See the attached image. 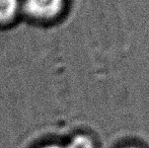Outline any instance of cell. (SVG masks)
<instances>
[{
    "label": "cell",
    "mask_w": 149,
    "mask_h": 148,
    "mask_svg": "<svg viewBox=\"0 0 149 148\" xmlns=\"http://www.w3.org/2000/svg\"><path fill=\"white\" fill-rule=\"evenodd\" d=\"M19 9L18 0H0V22L11 20Z\"/></svg>",
    "instance_id": "7a4b0ae2"
},
{
    "label": "cell",
    "mask_w": 149,
    "mask_h": 148,
    "mask_svg": "<svg viewBox=\"0 0 149 148\" xmlns=\"http://www.w3.org/2000/svg\"><path fill=\"white\" fill-rule=\"evenodd\" d=\"M64 0H24L26 13L38 19H50L60 13Z\"/></svg>",
    "instance_id": "6da1fadb"
},
{
    "label": "cell",
    "mask_w": 149,
    "mask_h": 148,
    "mask_svg": "<svg viewBox=\"0 0 149 148\" xmlns=\"http://www.w3.org/2000/svg\"><path fill=\"white\" fill-rule=\"evenodd\" d=\"M66 148H93V142L88 136L77 135L66 145Z\"/></svg>",
    "instance_id": "3957f363"
},
{
    "label": "cell",
    "mask_w": 149,
    "mask_h": 148,
    "mask_svg": "<svg viewBox=\"0 0 149 148\" xmlns=\"http://www.w3.org/2000/svg\"><path fill=\"white\" fill-rule=\"evenodd\" d=\"M124 148H139V147H137V146H126Z\"/></svg>",
    "instance_id": "5b68a950"
},
{
    "label": "cell",
    "mask_w": 149,
    "mask_h": 148,
    "mask_svg": "<svg viewBox=\"0 0 149 148\" xmlns=\"http://www.w3.org/2000/svg\"><path fill=\"white\" fill-rule=\"evenodd\" d=\"M40 148H66V145H60V144H47Z\"/></svg>",
    "instance_id": "277c9868"
}]
</instances>
